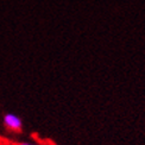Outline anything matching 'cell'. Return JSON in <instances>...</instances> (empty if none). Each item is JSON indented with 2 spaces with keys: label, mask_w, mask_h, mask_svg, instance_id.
<instances>
[{
  "label": "cell",
  "mask_w": 145,
  "mask_h": 145,
  "mask_svg": "<svg viewBox=\"0 0 145 145\" xmlns=\"http://www.w3.org/2000/svg\"><path fill=\"white\" fill-rule=\"evenodd\" d=\"M4 125L7 131L13 132V133H22L23 131V123L19 117L14 114H6L4 117Z\"/></svg>",
  "instance_id": "cell-1"
},
{
  "label": "cell",
  "mask_w": 145,
  "mask_h": 145,
  "mask_svg": "<svg viewBox=\"0 0 145 145\" xmlns=\"http://www.w3.org/2000/svg\"><path fill=\"white\" fill-rule=\"evenodd\" d=\"M12 140L7 139V138H5V137H1L0 136V145H12Z\"/></svg>",
  "instance_id": "cell-3"
},
{
  "label": "cell",
  "mask_w": 145,
  "mask_h": 145,
  "mask_svg": "<svg viewBox=\"0 0 145 145\" xmlns=\"http://www.w3.org/2000/svg\"><path fill=\"white\" fill-rule=\"evenodd\" d=\"M35 140L37 143H29V142H13L12 143V145H54L49 140H40V138H37L35 135Z\"/></svg>",
  "instance_id": "cell-2"
}]
</instances>
